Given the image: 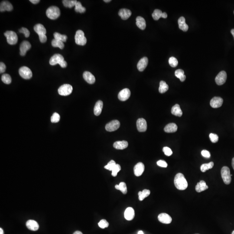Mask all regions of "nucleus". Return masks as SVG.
Instances as JSON below:
<instances>
[{"mask_svg": "<svg viewBox=\"0 0 234 234\" xmlns=\"http://www.w3.org/2000/svg\"><path fill=\"white\" fill-rule=\"evenodd\" d=\"M174 185L178 190H183L188 187V183L184 175L181 173H178L175 176Z\"/></svg>", "mask_w": 234, "mask_h": 234, "instance_id": "f257e3e1", "label": "nucleus"}, {"mask_svg": "<svg viewBox=\"0 0 234 234\" xmlns=\"http://www.w3.org/2000/svg\"><path fill=\"white\" fill-rule=\"evenodd\" d=\"M50 64L52 66L58 64L62 68H66L67 66V63L65 61L63 56L60 54H55L52 56L50 60Z\"/></svg>", "mask_w": 234, "mask_h": 234, "instance_id": "f03ea898", "label": "nucleus"}, {"mask_svg": "<svg viewBox=\"0 0 234 234\" xmlns=\"http://www.w3.org/2000/svg\"><path fill=\"white\" fill-rule=\"evenodd\" d=\"M46 14L47 17L51 20H55L60 16V10L56 6H51L46 10Z\"/></svg>", "mask_w": 234, "mask_h": 234, "instance_id": "7ed1b4c3", "label": "nucleus"}, {"mask_svg": "<svg viewBox=\"0 0 234 234\" xmlns=\"http://www.w3.org/2000/svg\"><path fill=\"white\" fill-rule=\"evenodd\" d=\"M221 173L224 183L227 185L230 184L232 180V178L229 168L226 166L223 167L221 169Z\"/></svg>", "mask_w": 234, "mask_h": 234, "instance_id": "20e7f679", "label": "nucleus"}, {"mask_svg": "<svg viewBox=\"0 0 234 234\" xmlns=\"http://www.w3.org/2000/svg\"><path fill=\"white\" fill-rule=\"evenodd\" d=\"M75 39L76 44L78 45L84 46L86 44V38L85 37L83 31L81 30L77 31Z\"/></svg>", "mask_w": 234, "mask_h": 234, "instance_id": "39448f33", "label": "nucleus"}, {"mask_svg": "<svg viewBox=\"0 0 234 234\" xmlns=\"http://www.w3.org/2000/svg\"><path fill=\"white\" fill-rule=\"evenodd\" d=\"M4 36L7 38V42L10 45H15L18 41L17 34L13 31H7L4 33Z\"/></svg>", "mask_w": 234, "mask_h": 234, "instance_id": "423d86ee", "label": "nucleus"}, {"mask_svg": "<svg viewBox=\"0 0 234 234\" xmlns=\"http://www.w3.org/2000/svg\"><path fill=\"white\" fill-rule=\"evenodd\" d=\"M58 93L62 96H67L72 93L73 87L69 84H64L58 89Z\"/></svg>", "mask_w": 234, "mask_h": 234, "instance_id": "0eeeda50", "label": "nucleus"}, {"mask_svg": "<svg viewBox=\"0 0 234 234\" xmlns=\"http://www.w3.org/2000/svg\"><path fill=\"white\" fill-rule=\"evenodd\" d=\"M19 73L22 78L25 79H30L32 77L31 70L26 66L20 68L19 70Z\"/></svg>", "mask_w": 234, "mask_h": 234, "instance_id": "6e6552de", "label": "nucleus"}, {"mask_svg": "<svg viewBox=\"0 0 234 234\" xmlns=\"http://www.w3.org/2000/svg\"><path fill=\"white\" fill-rule=\"evenodd\" d=\"M120 126V123L118 120H113L108 123L106 126V129L108 131L112 132L117 130Z\"/></svg>", "mask_w": 234, "mask_h": 234, "instance_id": "1a4fd4ad", "label": "nucleus"}, {"mask_svg": "<svg viewBox=\"0 0 234 234\" xmlns=\"http://www.w3.org/2000/svg\"><path fill=\"white\" fill-rule=\"evenodd\" d=\"M227 77V76L225 71H221L215 77V81L216 84L219 86L224 84L226 81Z\"/></svg>", "mask_w": 234, "mask_h": 234, "instance_id": "9d476101", "label": "nucleus"}, {"mask_svg": "<svg viewBox=\"0 0 234 234\" xmlns=\"http://www.w3.org/2000/svg\"><path fill=\"white\" fill-rule=\"evenodd\" d=\"M130 96V90L128 88H124L119 93L118 95V98L121 101H125L128 100Z\"/></svg>", "mask_w": 234, "mask_h": 234, "instance_id": "9b49d317", "label": "nucleus"}, {"mask_svg": "<svg viewBox=\"0 0 234 234\" xmlns=\"http://www.w3.org/2000/svg\"><path fill=\"white\" fill-rule=\"evenodd\" d=\"M223 100L220 97H214L210 101V104L213 108H218L223 105Z\"/></svg>", "mask_w": 234, "mask_h": 234, "instance_id": "f8f14e48", "label": "nucleus"}, {"mask_svg": "<svg viewBox=\"0 0 234 234\" xmlns=\"http://www.w3.org/2000/svg\"><path fill=\"white\" fill-rule=\"evenodd\" d=\"M31 47L30 42L27 41H24L21 44L20 46V55L21 56H24L28 50H30Z\"/></svg>", "mask_w": 234, "mask_h": 234, "instance_id": "ddd939ff", "label": "nucleus"}, {"mask_svg": "<svg viewBox=\"0 0 234 234\" xmlns=\"http://www.w3.org/2000/svg\"><path fill=\"white\" fill-rule=\"evenodd\" d=\"M137 128L139 132H144L147 129V123L144 119L139 118L137 121Z\"/></svg>", "mask_w": 234, "mask_h": 234, "instance_id": "4468645a", "label": "nucleus"}, {"mask_svg": "<svg viewBox=\"0 0 234 234\" xmlns=\"http://www.w3.org/2000/svg\"><path fill=\"white\" fill-rule=\"evenodd\" d=\"M158 219L161 223L166 224L171 223L172 220L171 216L165 213H162L159 214L158 216Z\"/></svg>", "mask_w": 234, "mask_h": 234, "instance_id": "2eb2a0df", "label": "nucleus"}, {"mask_svg": "<svg viewBox=\"0 0 234 234\" xmlns=\"http://www.w3.org/2000/svg\"><path fill=\"white\" fill-rule=\"evenodd\" d=\"M144 169L145 167L144 164L141 162L138 163L134 166V174L137 176H140L143 173Z\"/></svg>", "mask_w": 234, "mask_h": 234, "instance_id": "dca6fc26", "label": "nucleus"}, {"mask_svg": "<svg viewBox=\"0 0 234 234\" xmlns=\"http://www.w3.org/2000/svg\"><path fill=\"white\" fill-rule=\"evenodd\" d=\"M148 63V59L147 57H144L139 60L137 68L139 71L142 72L147 67Z\"/></svg>", "mask_w": 234, "mask_h": 234, "instance_id": "f3484780", "label": "nucleus"}, {"mask_svg": "<svg viewBox=\"0 0 234 234\" xmlns=\"http://www.w3.org/2000/svg\"><path fill=\"white\" fill-rule=\"evenodd\" d=\"M13 9L12 5L11 3L8 1H3L0 4V11L3 12L4 11H11Z\"/></svg>", "mask_w": 234, "mask_h": 234, "instance_id": "a211bd4d", "label": "nucleus"}, {"mask_svg": "<svg viewBox=\"0 0 234 234\" xmlns=\"http://www.w3.org/2000/svg\"><path fill=\"white\" fill-rule=\"evenodd\" d=\"M125 218L126 220L131 221L134 218L135 213L134 209L132 207H128L126 209L124 214Z\"/></svg>", "mask_w": 234, "mask_h": 234, "instance_id": "6ab92c4d", "label": "nucleus"}, {"mask_svg": "<svg viewBox=\"0 0 234 234\" xmlns=\"http://www.w3.org/2000/svg\"><path fill=\"white\" fill-rule=\"evenodd\" d=\"M118 15L120 16L122 20H127L131 16V11L129 9H121L119 11Z\"/></svg>", "mask_w": 234, "mask_h": 234, "instance_id": "aec40b11", "label": "nucleus"}, {"mask_svg": "<svg viewBox=\"0 0 234 234\" xmlns=\"http://www.w3.org/2000/svg\"><path fill=\"white\" fill-rule=\"evenodd\" d=\"M84 79L88 83L92 84L95 83L96 81V78L95 76L91 73L90 72L88 71H85L83 74Z\"/></svg>", "mask_w": 234, "mask_h": 234, "instance_id": "412c9836", "label": "nucleus"}, {"mask_svg": "<svg viewBox=\"0 0 234 234\" xmlns=\"http://www.w3.org/2000/svg\"><path fill=\"white\" fill-rule=\"evenodd\" d=\"M26 226L29 230L31 231H37L39 229V225L36 221L33 220H29L26 223Z\"/></svg>", "mask_w": 234, "mask_h": 234, "instance_id": "4be33fe9", "label": "nucleus"}, {"mask_svg": "<svg viewBox=\"0 0 234 234\" xmlns=\"http://www.w3.org/2000/svg\"><path fill=\"white\" fill-rule=\"evenodd\" d=\"M35 31L38 34L39 36L45 35L46 33V29L44 25L40 24H36L34 27Z\"/></svg>", "mask_w": 234, "mask_h": 234, "instance_id": "5701e85b", "label": "nucleus"}, {"mask_svg": "<svg viewBox=\"0 0 234 234\" xmlns=\"http://www.w3.org/2000/svg\"><path fill=\"white\" fill-rule=\"evenodd\" d=\"M179 27L180 30L183 31H187L189 29V26L185 23V20L184 17H181L179 18L178 21Z\"/></svg>", "mask_w": 234, "mask_h": 234, "instance_id": "b1692460", "label": "nucleus"}, {"mask_svg": "<svg viewBox=\"0 0 234 234\" xmlns=\"http://www.w3.org/2000/svg\"><path fill=\"white\" fill-rule=\"evenodd\" d=\"M103 102L101 101H98L96 103L94 108V113L95 116H98L100 115L103 108Z\"/></svg>", "mask_w": 234, "mask_h": 234, "instance_id": "393cba45", "label": "nucleus"}, {"mask_svg": "<svg viewBox=\"0 0 234 234\" xmlns=\"http://www.w3.org/2000/svg\"><path fill=\"white\" fill-rule=\"evenodd\" d=\"M128 142L125 141H118L114 143L113 147L116 149L123 150L126 148L128 147Z\"/></svg>", "mask_w": 234, "mask_h": 234, "instance_id": "a878e982", "label": "nucleus"}, {"mask_svg": "<svg viewBox=\"0 0 234 234\" xmlns=\"http://www.w3.org/2000/svg\"><path fill=\"white\" fill-rule=\"evenodd\" d=\"M195 190L198 193H200L208 189V186L203 180H201L195 186Z\"/></svg>", "mask_w": 234, "mask_h": 234, "instance_id": "bb28decb", "label": "nucleus"}, {"mask_svg": "<svg viewBox=\"0 0 234 234\" xmlns=\"http://www.w3.org/2000/svg\"><path fill=\"white\" fill-rule=\"evenodd\" d=\"M177 128L178 127L175 123H170L165 126L164 131L167 133H174L177 131Z\"/></svg>", "mask_w": 234, "mask_h": 234, "instance_id": "cd10ccee", "label": "nucleus"}, {"mask_svg": "<svg viewBox=\"0 0 234 234\" xmlns=\"http://www.w3.org/2000/svg\"><path fill=\"white\" fill-rule=\"evenodd\" d=\"M136 25L141 30H143L146 28V24L145 20L143 17L138 16L136 18Z\"/></svg>", "mask_w": 234, "mask_h": 234, "instance_id": "c85d7f7f", "label": "nucleus"}, {"mask_svg": "<svg viewBox=\"0 0 234 234\" xmlns=\"http://www.w3.org/2000/svg\"><path fill=\"white\" fill-rule=\"evenodd\" d=\"M171 113L176 116L181 117L182 116V111L178 104H176L172 108Z\"/></svg>", "mask_w": 234, "mask_h": 234, "instance_id": "c756f323", "label": "nucleus"}, {"mask_svg": "<svg viewBox=\"0 0 234 234\" xmlns=\"http://www.w3.org/2000/svg\"><path fill=\"white\" fill-rule=\"evenodd\" d=\"M150 191L149 190H147V189L143 190L142 192H139V200L140 201H142L145 198L148 196L150 194Z\"/></svg>", "mask_w": 234, "mask_h": 234, "instance_id": "7c9ffc66", "label": "nucleus"}, {"mask_svg": "<svg viewBox=\"0 0 234 234\" xmlns=\"http://www.w3.org/2000/svg\"><path fill=\"white\" fill-rule=\"evenodd\" d=\"M169 89V86L163 81H161L160 83L159 88V92L161 93H164L167 92Z\"/></svg>", "mask_w": 234, "mask_h": 234, "instance_id": "2f4dec72", "label": "nucleus"}, {"mask_svg": "<svg viewBox=\"0 0 234 234\" xmlns=\"http://www.w3.org/2000/svg\"><path fill=\"white\" fill-rule=\"evenodd\" d=\"M115 188L117 190H119L124 194H126L127 193V188L126 183L125 182H121L119 185H116L115 186Z\"/></svg>", "mask_w": 234, "mask_h": 234, "instance_id": "473e14b6", "label": "nucleus"}, {"mask_svg": "<svg viewBox=\"0 0 234 234\" xmlns=\"http://www.w3.org/2000/svg\"><path fill=\"white\" fill-rule=\"evenodd\" d=\"M77 1L76 0H63V4L66 8H72L75 6Z\"/></svg>", "mask_w": 234, "mask_h": 234, "instance_id": "72a5a7b5", "label": "nucleus"}, {"mask_svg": "<svg viewBox=\"0 0 234 234\" xmlns=\"http://www.w3.org/2000/svg\"><path fill=\"white\" fill-rule=\"evenodd\" d=\"M52 45L54 47H58L62 50L64 47V44L63 42L58 41L56 39H54L52 41Z\"/></svg>", "mask_w": 234, "mask_h": 234, "instance_id": "f704fd0d", "label": "nucleus"}, {"mask_svg": "<svg viewBox=\"0 0 234 234\" xmlns=\"http://www.w3.org/2000/svg\"><path fill=\"white\" fill-rule=\"evenodd\" d=\"M214 166V163L211 162L208 163L202 164L200 167V170L202 172H205L207 170L212 169Z\"/></svg>", "mask_w": 234, "mask_h": 234, "instance_id": "c9c22d12", "label": "nucleus"}, {"mask_svg": "<svg viewBox=\"0 0 234 234\" xmlns=\"http://www.w3.org/2000/svg\"><path fill=\"white\" fill-rule=\"evenodd\" d=\"M54 39L63 42H66L67 36L65 35H62L56 32L54 34Z\"/></svg>", "mask_w": 234, "mask_h": 234, "instance_id": "e433bc0d", "label": "nucleus"}, {"mask_svg": "<svg viewBox=\"0 0 234 234\" xmlns=\"http://www.w3.org/2000/svg\"><path fill=\"white\" fill-rule=\"evenodd\" d=\"M163 12L161 10L159 9H155L152 14L153 18L155 21H158L162 17Z\"/></svg>", "mask_w": 234, "mask_h": 234, "instance_id": "4c0bfd02", "label": "nucleus"}, {"mask_svg": "<svg viewBox=\"0 0 234 234\" xmlns=\"http://www.w3.org/2000/svg\"><path fill=\"white\" fill-rule=\"evenodd\" d=\"M75 11L76 12H79L80 13H83L86 11V8L82 6V4L80 2L77 1L75 5Z\"/></svg>", "mask_w": 234, "mask_h": 234, "instance_id": "58836bf2", "label": "nucleus"}, {"mask_svg": "<svg viewBox=\"0 0 234 234\" xmlns=\"http://www.w3.org/2000/svg\"><path fill=\"white\" fill-rule=\"evenodd\" d=\"M1 80L4 83L9 84L11 83V78L9 74H4L2 76Z\"/></svg>", "mask_w": 234, "mask_h": 234, "instance_id": "ea45409f", "label": "nucleus"}, {"mask_svg": "<svg viewBox=\"0 0 234 234\" xmlns=\"http://www.w3.org/2000/svg\"><path fill=\"white\" fill-rule=\"evenodd\" d=\"M116 165V162L113 160H111L109 162L107 165L105 166L104 168L109 171H112Z\"/></svg>", "mask_w": 234, "mask_h": 234, "instance_id": "a19ab883", "label": "nucleus"}, {"mask_svg": "<svg viewBox=\"0 0 234 234\" xmlns=\"http://www.w3.org/2000/svg\"><path fill=\"white\" fill-rule=\"evenodd\" d=\"M169 63L171 67H176L178 64V61L175 57H171L169 59Z\"/></svg>", "mask_w": 234, "mask_h": 234, "instance_id": "79ce46f5", "label": "nucleus"}, {"mask_svg": "<svg viewBox=\"0 0 234 234\" xmlns=\"http://www.w3.org/2000/svg\"><path fill=\"white\" fill-rule=\"evenodd\" d=\"M60 116L58 113L55 112L51 118V121L52 123H57L60 120Z\"/></svg>", "mask_w": 234, "mask_h": 234, "instance_id": "37998d69", "label": "nucleus"}, {"mask_svg": "<svg viewBox=\"0 0 234 234\" xmlns=\"http://www.w3.org/2000/svg\"><path fill=\"white\" fill-rule=\"evenodd\" d=\"M98 225L99 227L101 228H103V229L106 228L108 227L109 226L108 222L105 219H102V220H101L99 223H98Z\"/></svg>", "mask_w": 234, "mask_h": 234, "instance_id": "c03bdc74", "label": "nucleus"}, {"mask_svg": "<svg viewBox=\"0 0 234 234\" xmlns=\"http://www.w3.org/2000/svg\"><path fill=\"white\" fill-rule=\"evenodd\" d=\"M121 170V167L120 165H119L118 164H116V166H115L114 169L112 171L111 175H112V176L115 177V176H116L118 172L120 171Z\"/></svg>", "mask_w": 234, "mask_h": 234, "instance_id": "a18cd8bd", "label": "nucleus"}, {"mask_svg": "<svg viewBox=\"0 0 234 234\" xmlns=\"http://www.w3.org/2000/svg\"><path fill=\"white\" fill-rule=\"evenodd\" d=\"M209 138L212 142L215 143L218 141V136L216 134L211 133L209 134Z\"/></svg>", "mask_w": 234, "mask_h": 234, "instance_id": "49530a36", "label": "nucleus"}, {"mask_svg": "<svg viewBox=\"0 0 234 234\" xmlns=\"http://www.w3.org/2000/svg\"><path fill=\"white\" fill-rule=\"evenodd\" d=\"M19 32L24 34L26 38L30 36V33L29 30L25 27H22L19 30Z\"/></svg>", "mask_w": 234, "mask_h": 234, "instance_id": "de8ad7c7", "label": "nucleus"}, {"mask_svg": "<svg viewBox=\"0 0 234 234\" xmlns=\"http://www.w3.org/2000/svg\"><path fill=\"white\" fill-rule=\"evenodd\" d=\"M164 154L167 156H170L172 154L173 152L171 148L168 147H165L163 148V149Z\"/></svg>", "mask_w": 234, "mask_h": 234, "instance_id": "09e8293b", "label": "nucleus"}, {"mask_svg": "<svg viewBox=\"0 0 234 234\" xmlns=\"http://www.w3.org/2000/svg\"><path fill=\"white\" fill-rule=\"evenodd\" d=\"M175 75L176 77L180 79L181 77L184 75V72L183 70L181 69H177L175 72Z\"/></svg>", "mask_w": 234, "mask_h": 234, "instance_id": "8fccbe9b", "label": "nucleus"}, {"mask_svg": "<svg viewBox=\"0 0 234 234\" xmlns=\"http://www.w3.org/2000/svg\"><path fill=\"white\" fill-rule=\"evenodd\" d=\"M157 164L158 166H160L161 167H164L166 168L167 167V162L163 160H160L158 161L157 163Z\"/></svg>", "mask_w": 234, "mask_h": 234, "instance_id": "3c124183", "label": "nucleus"}, {"mask_svg": "<svg viewBox=\"0 0 234 234\" xmlns=\"http://www.w3.org/2000/svg\"><path fill=\"white\" fill-rule=\"evenodd\" d=\"M201 154H202L203 157L207 158H210V156H211V154H210V152H209V151L205 150L202 151V152H201Z\"/></svg>", "mask_w": 234, "mask_h": 234, "instance_id": "603ef678", "label": "nucleus"}, {"mask_svg": "<svg viewBox=\"0 0 234 234\" xmlns=\"http://www.w3.org/2000/svg\"><path fill=\"white\" fill-rule=\"evenodd\" d=\"M6 66L4 64V63L1 62L0 63V73H4L6 70Z\"/></svg>", "mask_w": 234, "mask_h": 234, "instance_id": "864d4df0", "label": "nucleus"}, {"mask_svg": "<svg viewBox=\"0 0 234 234\" xmlns=\"http://www.w3.org/2000/svg\"><path fill=\"white\" fill-rule=\"evenodd\" d=\"M39 39H40V41L42 43H44L47 41V37H46V35H45L41 36H39Z\"/></svg>", "mask_w": 234, "mask_h": 234, "instance_id": "5fc2aeb1", "label": "nucleus"}, {"mask_svg": "<svg viewBox=\"0 0 234 234\" xmlns=\"http://www.w3.org/2000/svg\"><path fill=\"white\" fill-rule=\"evenodd\" d=\"M30 1L34 4H36L38 3L40 1V0H30Z\"/></svg>", "mask_w": 234, "mask_h": 234, "instance_id": "6e6d98bb", "label": "nucleus"}, {"mask_svg": "<svg viewBox=\"0 0 234 234\" xmlns=\"http://www.w3.org/2000/svg\"><path fill=\"white\" fill-rule=\"evenodd\" d=\"M185 78H186V76L184 75L183 76H182L180 78V79L181 82H184L185 80Z\"/></svg>", "mask_w": 234, "mask_h": 234, "instance_id": "4d7b16f0", "label": "nucleus"}, {"mask_svg": "<svg viewBox=\"0 0 234 234\" xmlns=\"http://www.w3.org/2000/svg\"><path fill=\"white\" fill-rule=\"evenodd\" d=\"M167 14L166 13V12L163 13L161 17H162V18H167Z\"/></svg>", "mask_w": 234, "mask_h": 234, "instance_id": "13d9d810", "label": "nucleus"}, {"mask_svg": "<svg viewBox=\"0 0 234 234\" xmlns=\"http://www.w3.org/2000/svg\"><path fill=\"white\" fill-rule=\"evenodd\" d=\"M73 234H83L82 233V232H80V231H76V232H75Z\"/></svg>", "mask_w": 234, "mask_h": 234, "instance_id": "bf43d9fd", "label": "nucleus"}, {"mask_svg": "<svg viewBox=\"0 0 234 234\" xmlns=\"http://www.w3.org/2000/svg\"><path fill=\"white\" fill-rule=\"evenodd\" d=\"M0 234H4L2 228H0Z\"/></svg>", "mask_w": 234, "mask_h": 234, "instance_id": "052dcab7", "label": "nucleus"}, {"mask_svg": "<svg viewBox=\"0 0 234 234\" xmlns=\"http://www.w3.org/2000/svg\"><path fill=\"white\" fill-rule=\"evenodd\" d=\"M232 166H233V168L234 170V158L232 160Z\"/></svg>", "mask_w": 234, "mask_h": 234, "instance_id": "680f3d73", "label": "nucleus"}, {"mask_svg": "<svg viewBox=\"0 0 234 234\" xmlns=\"http://www.w3.org/2000/svg\"><path fill=\"white\" fill-rule=\"evenodd\" d=\"M231 34H232L234 38V29H232L231 31Z\"/></svg>", "mask_w": 234, "mask_h": 234, "instance_id": "e2e57ef3", "label": "nucleus"}, {"mask_svg": "<svg viewBox=\"0 0 234 234\" xmlns=\"http://www.w3.org/2000/svg\"><path fill=\"white\" fill-rule=\"evenodd\" d=\"M138 234H143V232L142 231H139L138 233Z\"/></svg>", "mask_w": 234, "mask_h": 234, "instance_id": "0e129e2a", "label": "nucleus"}, {"mask_svg": "<svg viewBox=\"0 0 234 234\" xmlns=\"http://www.w3.org/2000/svg\"><path fill=\"white\" fill-rule=\"evenodd\" d=\"M104 1L106 2H109L111 1V0H104Z\"/></svg>", "mask_w": 234, "mask_h": 234, "instance_id": "69168bd1", "label": "nucleus"}, {"mask_svg": "<svg viewBox=\"0 0 234 234\" xmlns=\"http://www.w3.org/2000/svg\"><path fill=\"white\" fill-rule=\"evenodd\" d=\"M232 234H234V231H233V233H232Z\"/></svg>", "mask_w": 234, "mask_h": 234, "instance_id": "338daca9", "label": "nucleus"}, {"mask_svg": "<svg viewBox=\"0 0 234 234\" xmlns=\"http://www.w3.org/2000/svg\"></svg>", "mask_w": 234, "mask_h": 234, "instance_id": "774afa93", "label": "nucleus"}]
</instances>
